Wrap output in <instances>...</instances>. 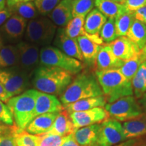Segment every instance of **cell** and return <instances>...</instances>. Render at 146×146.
I'll list each match as a JSON object with an SVG mask.
<instances>
[{
	"instance_id": "1",
	"label": "cell",
	"mask_w": 146,
	"mask_h": 146,
	"mask_svg": "<svg viewBox=\"0 0 146 146\" xmlns=\"http://www.w3.org/2000/svg\"><path fill=\"white\" fill-rule=\"evenodd\" d=\"M33 74L32 84L35 88L55 96H61L73 80V74L52 66H39Z\"/></svg>"
},
{
	"instance_id": "2",
	"label": "cell",
	"mask_w": 146,
	"mask_h": 146,
	"mask_svg": "<svg viewBox=\"0 0 146 146\" xmlns=\"http://www.w3.org/2000/svg\"><path fill=\"white\" fill-rule=\"evenodd\" d=\"M96 76L108 103L124 97L133 96L131 81L120 72L119 69L96 71Z\"/></svg>"
},
{
	"instance_id": "3",
	"label": "cell",
	"mask_w": 146,
	"mask_h": 146,
	"mask_svg": "<svg viewBox=\"0 0 146 146\" xmlns=\"http://www.w3.org/2000/svg\"><path fill=\"white\" fill-rule=\"evenodd\" d=\"M104 96L96 76L87 72L78 74L60 96L63 106L78 100Z\"/></svg>"
},
{
	"instance_id": "4",
	"label": "cell",
	"mask_w": 146,
	"mask_h": 146,
	"mask_svg": "<svg viewBox=\"0 0 146 146\" xmlns=\"http://www.w3.org/2000/svg\"><path fill=\"white\" fill-rule=\"evenodd\" d=\"M36 90L29 89L6 102L12 113L14 125L19 131H25L34 117Z\"/></svg>"
},
{
	"instance_id": "5",
	"label": "cell",
	"mask_w": 146,
	"mask_h": 146,
	"mask_svg": "<svg viewBox=\"0 0 146 146\" xmlns=\"http://www.w3.org/2000/svg\"><path fill=\"white\" fill-rule=\"evenodd\" d=\"M39 64L40 66L62 69L72 74H78L83 68L82 62L70 57L57 47L48 45L40 50Z\"/></svg>"
},
{
	"instance_id": "6",
	"label": "cell",
	"mask_w": 146,
	"mask_h": 146,
	"mask_svg": "<svg viewBox=\"0 0 146 146\" xmlns=\"http://www.w3.org/2000/svg\"><path fill=\"white\" fill-rule=\"evenodd\" d=\"M104 108L108 118L119 122H126L144 114L138 100L133 96H126L112 103H108Z\"/></svg>"
},
{
	"instance_id": "7",
	"label": "cell",
	"mask_w": 146,
	"mask_h": 146,
	"mask_svg": "<svg viewBox=\"0 0 146 146\" xmlns=\"http://www.w3.org/2000/svg\"><path fill=\"white\" fill-rule=\"evenodd\" d=\"M56 25L47 18L31 20L27 24L25 37L29 43L47 46L54 40Z\"/></svg>"
},
{
	"instance_id": "8",
	"label": "cell",
	"mask_w": 146,
	"mask_h": 146,
	"mask_svg": "<svg viewBox=\"0 0 146 146\" xmlns=\"http://www.w3.org/2000/svg\"><path fill=\"white\" fill-rule=\"evenodd\" d=\"M29 76L18 66L0 69V83L10 98L27 91L30 85Z\"/></svg>"
},
{
	"instance_id": "9",
	"label": "cell",
	"mask_w": 146,
	"mask_h": 146,
	"mask_svg": "<svg viewBox=\"0 0 146 146\" xmlns=\"http://www.w3.org/2000/svg\"><path fill=\"white\" fill-rule=\"evenodd\" d=\"M100 126L96 146H115L127 140L123 125L119 121L108 118Z\"/></svg>"
},
{
	"instance_id": "10",
	"label": "cell",
	"mask_w": 146,
	"mask_h": 146,
	"mask_svg": "<svg viewBox=\"0 0 146 146\" xmlns=\"http://www.w3.org/2000/svg\"><path fill=\"white\" fill-rule=\"evenodd\" d=\"M18 51V66L30 75L39 64L40 51L38 45L29 42H20L16 45Z\"/></svg>"
},
{
	"instance_id": "11",
	"label": "cell",
	"mask_w": 146,
	"mask_h": 146,
	"mask_svg": "<svg viewBox=\"0 0 146 146\" xmlns=\"http://www.w3.org/2000/svg\"><path fill=\"white\" fill-rule=\"evenodd\" d=\"M70 116L76 129L95 124H100L108 118V114L105 108L102 107L70 113Z\"/></svg>"
},
{
	"instance_id": "12",
	"label": "cell",
	"mask_w": 146,
	"mask_h": 146,
	"mask_svg": "<svg viewBox=\"0 0 146 146\" xmlns=\"http://www.w3.org/2000/svg\"><path fill=\"white\" fill-rule=\"evenodd\" d=\"M64 109V106L57 96L36 91L34 118L47 113L60 112Z\"/></svg>"
},
{
	"instance_id": "13",
	"label": "cell",
	"mask_w": 146,
	"mask_h": 146,
	"mask_svg": "<svg viewBox=\"0 0 146 146\" xmlns=\"http://www.w3.org/2000/svg\"><path fill=\"white\" fill-rule=\"evenodd\" d=\"M54 45L58 49L70 57L83 62V58L78 46L77 40L72 39L66 34L64 28L58 29L54 39Z\"/></svg>"
},
{
	"instance_id": "14",
	"label": "cell",
	"mask_w": 146,
	"mask_h": 146,
	"mask_svg": "<svg viewBox=\"0 0 146 146\" xmlns=\"http://www.w3.org/2000/svg\"><path fill=\"white\" fill-rule=\"evenodd\" d=\"M27 27V20L13 14L0 27V33L8 41H18L23 37Z\"/></svg>"
},
{
	"instance_id": "15",
	"label": "cell",
	"mask_w": 146,
	"mask_h": 146,
	"mask_svg": "<svg viewBox=\"0 0 146 146\" xmlns=\"http://www.w3.org/2000/svg\"><path fill=\"white\" fill-rule=\"evenodd\" d=\"M125 62L118 59L108 44L102 45L96 58V71L120 69Z\"/></svg>"
},
{
	"instance_id": "16",
	"label": "cell",
	"mask_w": 146,
	"mask_h": 146,
	"mask_svg": "<svg viewBox=\"0 0 146 146\" xmlns=\"http://www.w3.org/2000/svg\"><path fill=\"white\" fill-rule=\"evenodd\" d=\"M108 45L115 56L124 62L131 59L140 52L137 47L126 36H119Z\"/></svg>"
},
{
	"instance_id": "17",
	"label": "cell",
	"mask_w": 146,
	"mask_h": 146,
	"mask_svg": "<svg viewBox=\"0 0 146 146\" xmlns=\"http://www.w3.org/2000/svg\"><path fill=\"white\" fill-rule=\"evenodd\" d=\"M59 113H47L36 116L29 124L25 131L30 134L37 136L47 133L52 127Z\"/></svg>"
},
{
	"instance_id": "18",
	"label": "cell",
	"mask_w": 146,
	"mask_h": 146,
	"mask_svg": "<svg viewBox=\"0 0 146 146\" xmlns=\"http://www.w3.org/2000/svg\"><path fill=\"white\" fill-rule=\"evenodd\" d=\"M49 16L55 25L64 28L73 18L72 0H61Z\"/></svg>"
},
{
	"instance_id": "19",
	"label": "cell",
	"mask_w": 146,
	"mask_h": 146,
	"mask_svg": "<svg viewBox=\"0 0 146 146\" xmlns=\"http://www.w3.org/2000/svg\"><path fill=\"white\" fill-rule=\"evenodd\" d=\"M76 130L70 118V114L64 109L58 114L52 127L47 133L66 137L73 134Z\"/></svg>"
},
{
	"instance_id": "20",
	"label": "cell",
	"mask_w": 146,
	"mask_h": 146,
	"mask_svg": "<svg viewBox=\"0 0 146 146\" xmlns=\"http://www.w3.org/2000/svg\"><path fill=\"white\" fill-rule=\"evenodd\" d=\"M100 123L76 129L73 133L79 146H96L100 131Z\"/></svg>"
},
{
	"instance_id": "21",
	"label": "cell",
	"mask_w": 146,
	"mask_h": 146,
	"mask_svg": "<svg viewBox=\"0 0 146 146\" xmlns=\"http://www.w3.org/2000/svg\"><path fill=\"white\" fill-rule=\"evenodd\" d=\"M83 58V62L88 66H95L96 58L102 45H98L85 36L76 39Z\"/></svg>"
},
{
	"instance_id": "22",
	"label": "cell",
	"mask_w": 146,
	"mask_h": 146,
	"mask_svg": "<svg viewBox=\"0 0 146 146\" xmlns=\"http://www.w3.org/2000/svg\"><path fill=\"white\" fill-rule=\"evenodd\" d=\"M107 104V100L104 96L94 97L78 100L77 102L64 106V108L69 114L75 112H82L95 108L104 107Z\"/></svg>"
},
{
	"instance_id": "23",
	"label": "cell",
	"mask_w": 146,
	"mask_h": 146,
	"mask_svg": "<svg viewBox=\"0 0 146 146\" xmlns=\"http://www.w3.org/2000/svg\"><path fill=\"white\" fill-rule=\"evenodd\" d=\"M126 139L142 137L146 135V114H143L134 119L122 124Z\"/></svg>"
},
{
	"instance_id": "24",
	"label": "cell",
	"mask_w": 146,
	"mask_h": 146,
	"mask_svg": "<svg viewBox=\"0 0 146 146\" xmlns=\"http://www.w3.org/2000/svg\"><path fill=\"white\" fill-rule=\"evenodd\" d=\"M95 7L107 18H116L128 12L125 5L114 0H95Z\"/></svg>"
},
{
	"instance_id": "25",
	"label": "cell",
	"mask_w": 146,
	"mask_h": 146,
	"mask_svg": "<svg viewBox=\"0 0 146 146\" xmlns=\"http://www.w3.org/2000/svg\"><path fill=\"white\" fill-rule=\"evenodd\" d=\"M108 18L97 8L93 9L86 16L84 24L85 32L90 35L100 34Z\"/></svg>"
},
{
	"instance_id": "26",
	"label": "cell",
	"mask_w": 146,
	"mask_h": 146,
	"mask_svg": "<svg viewBox=\"0 0 146 146\" xmlns=\"http://www.w3.org/2000/svg\"><path fill=\"white\" fill-rule=\"evenodd\" d=\"M126 36L141 51L146 45V25L135 19Z\"/></svg>"
},
{
	"instance_id": "27",
	"label": "cell",
	"mask_w": 146,
	"mask_h": 146,
	"mask_svg": "<svg viewBox=\"0 0 146 146\" xmlns=\"http://www.w3.org/2000/svg\"><path fill=\"white\" fill-rule=\"evenodd\" d=\"M18 64V51L16 45L3 46L0 50V69L15 66Z\"/></svg>"
},
{
	"instance_id": "28",
	"label": "cell",
	"mask_w": 146,
	"mask_h": 146,
	"mask_svg": "<svg viewBox=\"0 0 146 146\" xmlns=\"http://www.w3.org/2000/svg\"><path fill=\"white\" fill-rule=\"evenodd\" d=\"M133 94L137 99L146 94V61L143 62L131 80Z\"/></svg>"
},
{
	"instance_id": "29",
	"label": "cell",
	"mask_w": 146,
	"mask_h": 146,
	"mask_svg": "<svg viewBox=\"0 0 146 146\" xmlns=\"http://www.w3.org/2000/svg\"><path fill=\"white\" fill-rule=\"evenodd\" d=\"M8 8L12 14L21 16L25 20L35 19L39 16V12L36 10L34 2L32 1L18 3Z\"/></svg>"
},
{
	"instance_id": "30",
	"label": "cell",
	"mask_w": 146,
	"mask_h": 146,
	"mask_svg": "<svg viewBox=\"0 0 146 146\" xmlns=\"http://www.w3.org/2000/svg\"><path fill=\"white\" fill-rule=\"evenodd\" d=\"M143 62L144 60L141 52H139L132 58L125 61L119 70L129 81H131Z\"/></svg>"
},
{
	"instance_id": "31",
	"label": "cell",
	"mask_w": 146,
	"mask_h": 146,
	"mask_svg": "<svg viewBox=\"0 0 146 146\" xmlns=\"http://www.w3.org/2000/svg\"><path fill=\"white\" fill-rule=\"evenodd\" d=\"M134 21L133 12H125L115 18V28L118 37L127 35Z\"/></svg>"
},
{
	"instance_id": "32",
	"label": "cell",
	"mask_w": 146,
	"mask_h": 146,
	"mask_svg": "<svg viewBox=\"0 0 146 146\" xmlns=\"http://www.w3.org/2000/svg\"><path fill=\"white\" fill-rule=\"evenodd\" d=\"M13 136L17 146H39V136L34 135L26 131H19L16 127Z\"/></svg>"
},
{
	"instance_id": "33",
	"label": "cell",
	"mask_w": 146,
	"mask_h": 146,
	"mask_svg": "<svg viewBox=\"0 0 146 146\" xmlns=\"http://www.w3.org/2000/svg\"><path fill=\"white\" fill-rule=\"evenodd\" d=\"M100 36L106 44H110L117 39L114 18H108L107 20L100 31Z\"/></svg>"
},
{
	"instance_id": "34",
	"label": "cell",
	"mask_w": 146,
	"mask_h": 146,
	"mask_svg": "<svg viewBox=\"0 0 146 146\" xmlns=\"http://www.w3.org/2000/svg\"><path fill=\"white\" fill-rule=\"evenodd\" d=\"M95 7V0H72V16H87Z\"/></svg>"
},
{
	"instance_id": "35",
	"label": "cell",
	"mask_w": 146,
	"mask_h": 146,
	"mask_svg": "<svg viewBox=\"0 0 146 146\" xmlns=\"http://www.w3.org/2000/svg\"><path fill=\"white\" fill-rule=\"evenodd\" d=\"M61 0H35L34 4L39 14L43 16L50 15Z\"/></svg>"
},
{
	"instance_id": "36",
	"label": "cell",
	"mask_w": 146,
	"mask_h": 146,
	"mask_svg": "<svg viewBox=\"0 0 146 146\" xmlns=\"http://www.w3.org/2000/svg\"><path fill=\"white\" fill-rule=\"evenodd\" d=\"M64 137H61L53 133H45L39 136V146H60Z\"/></svg>"
},
{
	"instance_id": "37",
	"label": "cell",
	"mask_w": 146,
	"mask_h": 146,
	"mask_svg": "<svg viewBox=\"0 0 146 146\" xmlns=\"http://www.w3.org/2000/svg\"><path fill=\"white\" fill-rule=\"evenodd\" d=\"M0 123L9 127L15 126L10 109L7 104L1 100H0Z\"/></svg>"
},
{
	"instance_id": "38",
	"label": "cell",
	"mask_w": 146,
	"mask_h": 146,
	"mask_svg": "<svg viewBox=\"0 0 146 146\" xmlns=\"http://www.w3.org/2000/svg\"><path fill=\"white\" fill-rule=\"evenodd\" d=\"M124 5L128 12H134L139 9L146 6V0H127Z\"/></svg>"
},
{
	"instance_id": "39",
	"label": "cell",
	"mask_w": 146,
	"mask_h": 146,
	"mask_svg": "<svg viewBox=\"0 0 146 146\" xmlns=\"http://www.w3.org/2000/svg\"><path fill=\"white\" fill-rule=\"evenodd\" d=\"M115 146H146V139L143 137L129 139Z\"/></svg>"
},
{
	"instance_id": "40",
	"label": "cell",
	"mask_w": 146,
	"mask_h": 146,
	"mask_svg": "<svg viewBox=\"0 0 146 146\" xmlns=\"http://www.w3.org/2000/svg\"><path fill=\"white\" fill-rule=\"evenodd\" d=\"M13 133L0 135V146H17L13 136Z\"/></svg>"
},
{
	"instance_id": "41",
	"label": "cell",
	"mask_w": 146,
	"mask_h": 146,
	"mask_svg": "<svg viewBox=\"0 0 146 146\" xmlns=\"http://www.w3.org/2000/svg\"><path fill=\"white\" fill-rule=\"evenodd\" d=\"M133 14L135 17V19L141 21L146 25V6L139 9L135 12H133Z\"/></svg>"
},
{
	"instance_id": "42",
	"label": "cell",
	"mask_w": 146,
	"mask_h": 146,
	"mask_svg": "<svg viewBox=\"0 0 146 146\" xmlns=\"http://www.w3.org/2000/svg\"><path fill=\"white\" fill-rule=\"evenodd\" d=\"M13 15L12 12L9 10L8 8H5L3 10H0V27L4 24L8 18Z\"/></svg>"
},
{
	"instance_id": "43",
	"label": "cell",
	"mask_w": 146,
	"mask_h": 146,
	"mask_svg": "<svg viewBox=\"0 0 146 146\" xmlns=\"http://www.w3.org/2000/svg\"><path fill=\"white\" fill-rule=\"evenodd\" d=\"M60 146H79V145L76 141L73 134H71L64 137V141Z\"/></svg>"
},
{
	"instance_id": "44",
	"label": "cell",
	"mask_w": 146,
	"mask_h": 146,
	"mask_svg": "<svg viewBox=\"0 0 146 146\" xmlns=\"http://www.w3.org/2000/svg\"><path fill=\"white\" fill-rule=\"evenodd\" d=\"M16 129V126L13 127H9L0 123V135L10 134L14 132V129Z\"/></svg>"
},
{
	"instance_id": "45",
	"label": "cell",
	"mask_w": 146,
	"mask_h": 146,
	"mask_svg": "<svg viewBox=\"0 0 146 146\" xmlns=\"http://www.w3.org/2000/svg\"><path fill=\"white\" fill-rule=\"evenodd\" d=\"M10 98L9 97L8 94H7L5 89L3 88V85L0 83V100H1L3 102H7Z\"/></svg>"
},
{
	"instance_id": "46",
	"label": "cell",
	"mask_w": 146,
	"mask_h": 146,
	"mask_svg": "<svg viewBox=\"0 0 146 146\" xmlns=\"http://www.w3.org/2000/svg\"><path fill=\"white\" fill-rule=\"evenodd\" d=\"M35 1V0H6V4L8 5V7H10L18 3L29 2V1Z\"/></svg>"
},
{
	"instance_id": "47",
	"label": "cell",
	"mask_w": 146,
	"mask_h": 146,
	"mask_svg": "<svg viewBox=\"0 0 146 146\" xmlns=\"http://www.w3.org/2000/svg\"><path fill=\"white\" fill-rule=\"evenodd\" d=\"M137 100L139 104L141 107L142 108L144 114H146V94L142 96L140 98L137 99Z\"/></svg>"
},
{
	"instance_id": "48",
	"label": "cell",
	"mask_w": 146,
	"mask_h": 146,
	"mask_svg": "<svg viewBox=\"0 0 146 146\" xmlns=\"http://www.w3.org/2000/svg\"><path fill=\"white\" fill-rule=\"evenodd\" d=\"M140 52H141V56L142 57H143V59L144 61H146V45L143 47V49H142L141 51H140Z\"/></svg>"
},
{
	"instance_id": "49",
	"label": "cell",
	"mask_w": 146,
	"mask_h": 146,
	"mask_svg": "<svg viewBox=\"0 0 146 146\" xmlns=\"http://www.w3.org/2000/svg\"><path fill=\"white\" fill-rule=\"evenodd\" d=\"M6 5V0H0V10L5 8Z\"/></svg>"
},
{
	"instance_id": "50",
	"label": "cell",
	"mask_w": 146,
	"mask_h": 146,
	"mask_svg": "<svg viewBox=\"0 0 146 146\" xmlns=\"http://www.w3.org/2000/svg\"><path fill=\"white\" fill-rule=\"evenodd\" d=\"M115 1H116V2L120 3V4H122V5H124V3H125V1H127V0H114Z\"/></svg>"
},
{
	"instance_id": "51",
	"label": "cell",
	"mask_w": 146,
	"mask_h": 146,
	"mask_svg": "<svg viewBox=\"0 0 146 146\" xmlns=\"http://www.w3.org/2000/svg\"><path fill=\"white\" fill-rule=\"evenodd\" d=\"M3 40H2V38H1V36H0V50H1V48L3 47Z\"/></svg>"
}]
</instances>
